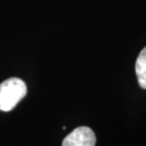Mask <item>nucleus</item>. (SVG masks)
<instances>
[{
    "instance_id": "f03ea898",
    "label": "nucleus",
    "mask_w": 146,
    "mask_h": 146,
    "mask_svg": "<svg viewBox=\"0 0 146 146\" xmlns=\"http://www.w3.org/2000/svg\"><path fill=\"white\" fill-rule=\"evenodd\" d=\"M95 133L87 126L77 127L62 142V146H95Z\"/></svg>"
},
{
    "instance_id": "7ed1b4c3",
    "label": "nucleus",
    "mask_w": 146,
    "mask_h": 146,
    "mask_svg": "<svg viewBox=\"0 0 146 146\" xmlns=\"http://www.w3.org/2000/svg\"><path fill=\"white\" fill-rule=\"evenodd\" d=\"M135 70L139 86L146 90V46L137 58Z\"/></svg>"
},
{
    "instance_id": "f257e3e1",
    "label": "nucleus",
    "mask_w": 146,
    "mask_h": 146,
    "mask_svg": "<svg viewBox=\"0 0 146 146\" xmlns=\"http://www.w3.org/2000/svg\"><path fill=\"white\" fill-rule=\"evenodd\" d=\"M27 94V86L22 79L11 77L0 84V110L8 112L16 107Z\"/></svg>"
}]
</instances>
